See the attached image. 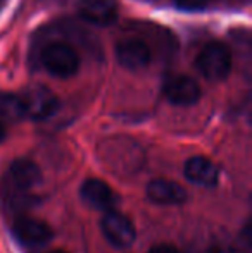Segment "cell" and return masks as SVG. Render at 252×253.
I'll use <instances>...</instances> for the list:
<instances>
[{
    "label": "cell",
    "instance_id": "obj_1",
    "mask_svg": "<svg viewBox=\"0 0 252 253\" xmlns=\"http://www.w3.org/2000/svg\"><path fill=\"white\" fill-rule=\"evenodd\" d=\"M40 62L49 74L55 78H71L80 69V55L64 42H52L40 52Z\"/></svg>",
    "mask_w": 252,
    "mask_h": 253
},
{
    "label": "cell",
    "instance_id": "obj_2",
    "mask_svg": "<svg viewBox=\"0 0 252 253\" xmlns=\"http://www.w3.org/2000/svg\"><path fill=\"white\" fill-rule=\"evenodd\" d=\"M197 69L207 81H223L232 71V52L221 42H211L199 53Z\"/></svg>",
    "mask_w": 252,
    "mask_h": 253
},
{
    "label": "cell",
    "instance_id": "obj_3",
    "mask_svg": "<svg viewBox=\"0 0 252 253\" xmlns=\"http://www.w3.org/2000/svg\"><path fill=\"white\" fill-rule=\"evenodd\" d=\"M7 183L9 190L7 193L10 197H16L21 200H26L33 190H37L42 184V170L33 160L30 159H17L10 164L9 172H7Z\"/></svg>",
    "mask_w": 252,
    "mask_h": 253
},
{
    "label": "cell",
    "instance_id": "obj_4",
    "mask_svg": "<svg viewBox=\"0 0 252 253\" xmlns=\"http://www.w3.org/2000/svg\"><path fill=\"white\" fill-rule=\"evenodd\" d=\"M138 150H140V147L133 140H126V138L107 140L101 148L102 159L111 167L112 172L123 174H131L137 170V167H140L142 157H126V153H133Z\"/></svg>",
    "mask_w": 252,
    "mask_h": 253
},
{
    "label": "cell",
    "instance_id": "obj_5",
    "mask_svg": "<svg viewBox=\"0 0 252 253\" xmlns=\"http://www.w3.org/2000/svg\"><path fill=\"white\" fill-rule=\"evenodd\" d=\"M101 231L105 240L119 250L130 248L135 243V238H137L133 222L125 213L118 212V210H109V212L104 213L101 220Z\"/></svg>",
    "mask_w": 252,
    "mask_h": 253
},
{
    "label": "cell",
    "instance_id": "obj_6",
    "mask_svg": "<svg viewBox=\"0 0 252 253\" xmlns=\"http://www.w3.org/2000/svg\"><path fill=\"white\" fill-rule=\"evenodd\" d=\"M23 103L24 117L33 121H45L52 117L59 109V100L49 88L31 86L19 95Z\"/></svg>",
    "mask_w": 252,
    "mask_h": 253
},
{
    "label": "cell",
    "instance_id": "obj_7",
    "mask_svg": "<svg viewBox=\"0 0 252 253\" xmlns=\"http://www.w3.org/2000/svg\"><path fill=\"white\" fill-rule=\"evenodd\" d=\"M162 93H164L166 100L173 103V105L189 107L199 102V98H201V86L190 76L171 74V76H168L164 80Z\"/></svg>",
    "mask_w": 252,
    "mask_h": 253
},
{
    "label": "cell",
    "instance_id": "obj_8",
    "mask_svg": "<svg viewBox=\"0 0 252 253\" xmlns=\"http://www.w3.org/2000/svg\"><path fill=\"white\" fill-rule=\"evenodd\" d=\"M12 234L24 247H44L54 236L47 222L28 215H21L14 220Z\"/></svg>",
    "mask_w": 252,
    "mask_h": 253
},
{
    "label": "cell",
    "instance_id": "obj_9",
    "mask_svg": "<svg viewBox=\"0 0 252 253\" xmlns=\"http://www.w3.org/2000/svg\"><path fill=\"white\" fill-rule=\"evenodd\" d=\"M80 195L85 205H88L94 210H101L104 213L109 210H114V205L118 203V195L114 193V190L105 181L97 179V177H90V179L83 181Z\"/></svg>",
    "mask_w": 252,
    "mask_h": 253
},
{
    "label": "cell",
    "instance_id": "obj_10",
    "mask_svg": "<svg viewBox=\"0 0 252 253\" xmlns=\"http://www.w3.org/2000/svg\"><path fill=\"white\" fill-rule=\"evenodd\" d=\"M116 59L128 71H142L149 66L152 55L145 42L131 38V40H123L116 45Z\"/></svg>",
    "mask_w": 252,
    "mask_h": 253
},
{
    "label": "cell",
    "instance_id": "obj_11",
    "mask_svg": "<svg viewBox=\"0 0 252 253\" xmlns=\"http://www.w3.org/2000/svg\"><path fill=\"white\" fill-rule=\"evenodd\" d=\"M78 14L83 21L95 26H109L118 19L116 0H80Z\"/></svg>",
    "mask_w": 252,
    "mask_h": 253
},
{
    "label": "cell",
    "instance_id": "obj_12",
    "mask_svg": "<svg viewBox=\"0 0 252 253\" xmlns=\"http://www.w3.org/2000/svg\"><path fill=\"white\" fill-rule=\"evenodd\" d=\"M147 198L155 205H180L187 200V191L182 184L171 179H152L147 184Z\"/></svg>",
    "mask_w": 252,
    "mask_h": 253
},
{
    "label": "cell",
    "instance_id": "obj_13",
    "mask_svg": "<svg viewBox=\"0 0 252 253\" xmlns=\"http://www.w3.org/2000/svg\"><path fill=\"white\" fill-rule=\"evenodd\" d=\"M183 174H185V177L190 183L199 184V186H205V188L214 186L219 177V170H218V167H216V164L212 162L211 159L202 157V155L190 157L185 162Z\"/></svg>",
    "mask_w": 252,
    "mask_h": 253
},
{
    "label": "cell",
    "instance_id": "obj_14",
    "mask_svg": "<svg viewBox=\"0 0 252 253\" xmlns=\"http://www.w3.org/2000/svg\"><path fill=\"white\" fill-rule=\"evenodd\" d=\"M21 119H24V110L19 95L0 91V123L2 121L16 123Z\"/></svg>",
    "mask_w": 252,
    "mask_h": 253
},
{
    "label": "cell",
    "instance_id": "obj_15",
    "mask_svg": "<svg viewBox=\"0 0 252 253\" xmlns=\"http://www.w3.org/2000/svg\"><path fill=\"white\" fill-rule=\"evenodd\" d=\"M211 0H175L176 7L182 10H202L209 5Z\"/></svg>",
    "mask_w": 252,
    "mask_h": 253
},
{
    "label": "cell",
    "instance_id": "obj_16",
    "mask_svg": "<svg viewBox=\"0 0 252 253\" xmlns=\"http://www.w3.org/2000/svg\"><path fill=\"white\" fill-rule=\"evenodd\" d=\"M149 253H182L178 248H175L173 245H168V243H161V245H155L152 247Z\"/></svg>",
    "mask_w": 252,
    "mask_h": 253
},
{
    "label": "cell",
    "instance_id": "obj_17",
    "mask_svg": "<svg viewBox=\"0 0 252 253\" xmlns=\"http://www.w3.org/2000/svg\"><path fill=\"white\" fill-rule=\"evenodd\" d=\"M5 140V127H3V124L0 123V143Z\"/></svg>",
    "mask_w": 252,
    "mask_h": 253
},
{
    "label": "cell",
    "instance_id": "obj_18",
    "mask_svg": "<svg viewBox=\"0 0 252 253\" xmlns=\"http://www.w3.org/2000/svg\"><path fill=\"white\" fill-rule=\"evenodd\" d=\"M50 253H67V252H62V250H57V252H50Z\"/></svg>",
    "mask_w": 252,
    "mask_h": 253
}]
</instances>
